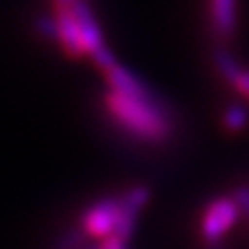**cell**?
<instances>
[{
  "instance_id": "cell-1",
  "label": "cell",
  "mask_w": 249,
  "mask_h": 249,
  "mask_svg": "<svg viewBox=\"0 0 249 249\" xmlns=\"http://www.w3.org/2000/svg\"><path fill=\"white\" fill-rule=\"evenodd\" d=\"M104 106L118 126L140 142L161 143L173 134L171 112L165 102L149 90V87L140 94H120L108 90Z\"/></svg>"
},
{
  "instance_id": "cell-2",
  "label": "cell",
  "mask_w": 249,
  "mask_h": 249,
  "mask_svg": "<svg viewBox=\"0 0 249 249\" xmlns=\"http://www.w3.org/2000/svg\"><path fill=\"white\" fill-rule=\"evenodd\" d=\"M239 218V210L235 202L228 196H220L212 200L200 218V235L210 245H218L222 237L233 228V224Z\"/></svg>"
},
{
  "instance_id": "cell-3",
  "label": "cell",
  "mask_w": 249,
  "mask_h": 249,
  "mask_svg": "<svg viewBox=\"0 0 249 249\" xmlns=\"http://www.w3.org/2000/svg\"><path fill=\"white\" fill-rule=\"evenodd\" d=\"M118 200H120V210H118V222H116L112 235L126 243L136 230L140 212L149 200V189H145V186H134L132 191H128Z\"/></svg>"
},
{
  "instance_id": "cell-4",
  "label": "cell",
  "mask_w": 249,
  "mask_h": 249,
  "mask_svg": "<svg viewBox=\"0 0 249 249\" xmlns=\"http://www.w3.org/2000/svg\"><path fill=\"white\" fill-rule=\"evenodd\" d=\"M120 200L118 198H104L90 206L83 218V231L92 237H110L114 233L118 222Z\"/></svg>"
},
{
  "instance_id": "cell-5",
  "label": "cell",
  "mask_w": 249,
  "mask_h": 249,
  "mask_svg": "<svg viewBox=\"0 0 249 249\" xmlns=\"http://www.w3.org/2000/svg\"><path fill=\"white\" fill-rule=\"evenodd\" d=\"M53 39L61 43L69 57H81L85 53L81 30L69 6L57 8V16L53 18Z\"/></svg>"
},
{
  "instance_id": "cell-6",
  "label": "cell",
  "mask_w": 249,
  "mask_h": 249,
  "mask_svg": "<svg viewBox=\"0 0 249 249\" xmlns=\"http://www.w3.org/2000/svg\"><path fill=\"white\" fill-rule=\"evenodd\" d=\"M69 8H71V12L79 24L85 53H90V55L96 53L100 47H104V41H102V32H100V26H98L92 10L89 8V4L81 2V0H77V2L71 4Z\"/></svg>"
},
{
  "instance_id": "cell-7",
  "label": "cell",
  "mask_w": 249,
  "mask_h": 249,
  "mask_svg": "<svg viewBox=\"0 0 249 249\" xmlns=\"http://www.w3.org/2000/svg\"><path fill=\"white\" fill-rule=\"evenodd\" d=\"M208 16L218 37H231L237 28V0H208Z\"/></svg>"
},
{
  "instance_id": "cell-8",
  "label": "cell",
  "mask_w": 249,
  "mask_h": 249,
  "mask_svg": "<svg viewBox=\"0 0 249 249\" xmlns=\"http://www.w3.org/2000/svg\"><path fill=\"white\" fill-rule=\"evenodd\" d=\"M249 122V114L241 104H231L224 112V126L230 132H241Z\"/></svg>"
},
{
  "instance_id": "cell-9",
  "label": "cell",
  "mask_w": 249,
  "mask_h": 249,
  "mask_svg": "<svg viewBox=\"0 0 249 249\" xmlns=\"http://www.w3.org/2000/svg\"><path fill=\"white\" fill-rule=\"evenodd\" d=\"M214 63H216L218 71L222 73V77H224L228 83H233V79H235L237 73L241 71L239 65H237V61L233 59V55L228 53V51H224V49H218V51H216Z\"/></svg>"
},
{
  "instance_id": "cell-10",
  "label": "cell",
  "mask_w": 249,
  "mask_h": 249,
  "mask_svg": "<svg viewBox=\"0 0 249 249\" xmlns=\"http://www.w3.org/2000/svg\"><path fill=\"white\" fill-rule=\"evenodd\" d=\"M85 239H87V233L83 231V228L71 230V231H67L65 235H61L57 239V243H55L53 249H81L83 243H85Z\"/></svg>"
},
{
  "instance_id": "cell-11",
  "label": "cell",
  "mask_w": 249,
  "mask_h": 249,
  "mask_svg": "<svg viewBox=\"0 0 249 249\" xmlns=\"http://www.w3.org/2000/svg\"><path fill=\"white\" fill-rule=\"evenodd\" d=\"M231 200L235 202L239 214H243L245 218H249V186H237Z\"/></svg>"
},
{
  "instance_id": "cell-12",
  "label": "cell",
  "mask_w": 249,
  "mask_h": 249,
  "mask_svg": "<svg viewBox=\"0 0 249 249\" xmlns=\"http://www.w3.org/2000/svg\"><path fill=\"white\" fill-rule=\"evenodd\" d=\"M231 85H233V89H235L237 92H241L243 96L249 98V71H243V69H241V71L237 73V77L233 79Z\"/></svg>"
},
{
  "instance_id": "cell-13",
  "label": "cell",
  "mask_w": 249,
  "mask_h": 249,
  "mask_svg": "<svg viewBox=\"0 0 249 249\" xmlns=\"http://www.w3.org/2000/svg\"><path fill=\"white\" fill-rule=\"evenodd\" d=\"M124 241H120L118 237H114V235H110V237H106L104 241H102V245H100V249H124Z\"/></svg>"
},
{
  "instance_id": "cell-14",
  "label": "cell",
  "mask_w": 249,
  "mask_h": 249,
  "mask_svg": "<svg viewBox=\"0 0 249 249\" xmlns=\"http://www.w3.org/2000/svg\"><path fill=\"white\" fill-rule=\"evenodd\" d=\"M53 2H55V6H57V8H65V6L75 4L77 0H53Z\"/></svg>"
},
{
  "instance_id": "cell-15",
  "label": "cell",
  "mask_w": 249,
  "mask_h": 249,
  "mask_svg": "<svg viewBox=\"0 0 249 249\" xmlns=\"http://www.w3.org/2000/svg\"><path fill=\"white\" fill-rule=\"evenodd\" d=\"M210 249H224V247H222V243H218V245H210Z\"/></svg>"
}]
</instances>
